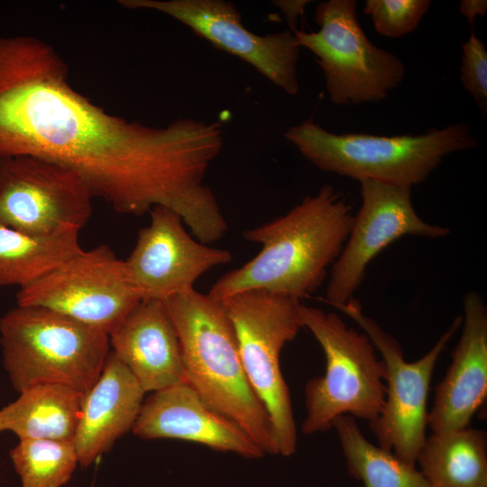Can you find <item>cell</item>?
Wrapping results in <instances>:
<instances>
[{
    "instance_id": "6da1fadb",
    "label": "cell",
    "mask_w": 487,
    "mask_h": 487,
    "mask_svg": "<svg viewBox=\"0 0 487 487\" xmlns=\"http://www.w3.org/2000/svg\"><path fill=\"white\" fill-rule=\"evenodd\" d=\"M222 148L218 122L187 117L153 127L110 115L70 86L65 62L49 44L0 38V158L54 161L118 213L164 207L198 231L217 209L205 177Z\"/></svg>"
},
{
    "instance_id": "7a4b0ae2",
    "label": "cell",
    "mask_w": 487,
    "mask_h": 487,
    "mask_svg": "<svg viewBox=\"0 0 487 487\" xmlns=\"http://www.w3.org/2000/svg\"><path fill=\"white\" fill-rule=\"evenodd\" d=\"M354 216L342 194L324 185L286 214L245 230L243 238L261 244V251L220 277L207 295L221 301L262 290L300 301L323 283L345 244Z\"/></svg>"
},
{
    "instance_id": "3957f363",
    "label": "cell",
    "mask_w": 487,
    "mask_h": 487,
    "mask_svg": "<svg viewBox=\"0 0 487 487\" xmlns=\"http://www.w3.org/2000/svg\"><path fill=\"white\" fill-rule=\"evenodd\" d=\"M163 302L179 340L188 383L265 455H279L272 423L246 376L222 302L195 289Z\"/></svg>"
},
{
    "instance_id": "277c9868",
    "label": "cell",
    "mask_w": 487,
    "mask_h": 487,
    "mask_svg": "<svg viewBox=\"0 0 487 487\" xmlns=\"http://www.w3.org/2000/svg\"><path fill=\"white\" fill-rule=\"evenodd\" d=\"M283 135L322 171L410 188L426 180L447 155L477 145L467 123L416 135L384 136L335 133L309 118Z\"/></svg>"
},
{
    "instance_id": "5b68a950",
    "label": "cell",
    "mask_w": 487,
    "mask_h": 487,
    "mask_svg": "<svg viewBox=\"0 0 487 487\" xmlns=\"http://www.w3.org/2000/svg\"><path fill=\"white\" fill-rule=\"evenodd\" d=\"M3 365L15 391L58 384L87 393L109 351V335L53 310L16 306L0 318Z\"/></svg>"
},
{
    "instance_id": "8992f818",
    "label": "cell",
    "mask_w": 487,
    "mask_h": 487,
    "mask_svg": "<svg viewBox=\"0 0 487 487\" xmlns=\"http://www.w3.org/2000/svg\"><path fill=\"white\" fill-rule=\"evenodd\" d=\"M303 327L326 356L324 375L305 386V435L326 432L342 415L372 421L381 413L386 395V368L369 337L348 326L340 316L301 303Z\"/></svg>"
},
{
    "instance_id": "52a82bcc",
    "label": "cell",
    "mask_w": 487,
    "mask_h": 487,
    "mask_svg": "<svg viewBox=\"0 0 487 487\" xmlns=\"http://www.w3.org/2000/svg\"><path fill=\"white\" fill-rule=\"evenodd\" d=\"M232 324L246 376L272 423L279 455H292L298 433L280 354L303 327L299 300L262 290L221 300Z\"/></svg>"
},
{
    "instance_id": "ba28073f",
    "label": "cell",
    "mask_w": 487,
    "mask_h": 487,
    "mask_svg": "<svg viewBox=\"0 0 487 487\" xmlns=\"http://www.w3.org/2000/svg\"><path fill=\"white\" fill-rule=\"evenodd\" d=\"M316 22L317 32H292L299 46L316 56L333 104L380 102L403 81V62L367 38L357 21L354 0L320 3Z\"/></svg>"
},
{
    "instance_id": "9c48e42d",
    "label": "cell",
    "mask_w": 487,
    "mask_h": 487,
    "mask_svg": "<svg viewBox=\"0 0 487 487\" xmlns=\"http://www.w3.org/2000/svg\"><path fill=\"white\" fill-rule=\"evenodd\" d=\"M364 331L385 364L386 395L379 416L369 422L379 446L391 451L407 464L415 465L427 436V409L429 384L436 363L463 317H457L434 346L415 362H407L398 341L376 321L364 315L353 298L335 307Z\"/></svg>"
},
{
    "instance_id": "30bf717a",
    "label": "cell",
    "mask_w": 487,
    "mask_h": 487,
    "mask_svg": "<svg viewBox=\"0 0 487 487\" xmlns=\"http://www.w3.org/2000/svg\"><path fill=\"white\" fill-rule=\"evenodd\" d=\"M142 300L124 261L105 244L82 250L16 295L18 306L45 308L108 335Z\"/></svg>"
},
{
    "instance_id": "8fae6325",
    "label": "cell",
    "mask_w": 487,
    "mask_h": 487,
    "mask_svg": "<svg viewBox=\"0 0 487 487\" xmlns=\"http://www.w3.org/2000/svg\"><path fill=\"white\" fill-rule=\"evenodd\" d=\"M94 196L73 170L54 161L18 155L0 158V224L30 234L81 230Z\"/></svg>"
},
{
    "instance_id": "7c38bea8",
    "label": "cell",
    "mask_w": 487,
    "mask_h": 487,
    "mask_svg": "<svg viewBox=\"0 0 487 487\" xmlns=\"http://www.w3.org/2000/svg\"><path fill=\"white\" fill-rule=\"evenodd\" d=\"M360 183L362 205L330 268L326 302L334 308L354 298L372 260L397 239L406 235L441 238L450 233L448 227L429 224L418 215L410 187L376 180Z\"/></svg>"
},
{
    "instance_id": "4fadbf2b",
    "label": "cell",
    "mask_w": 487,
    "mask_h": 487,
    "mask_svg": "<svg viewBox=\"0 0 487 487\" xmlns=\"http://www.w3.org/2000/svg\"><path fill=\"white\" fill-rule=\"evenodd\" d=\"M129 9L164 14L191 29L216 48L253 66L289 95L299 90L297 64L299 49L293 32L282 31L258 35L242 23L231 2L225 0H121Z\"/></svg>"
},
{
    "instance_id": "5bb4252c",
    "label": "cell",
    "mask_w": 487,
    "mask_h": 487,
    "mask_svg": "<svg viewBox=\"0 0 487 487\" xmlns=\"http://www.w3.org/2000/svg\"><path fill=\"white\" fill-rule=\"evenodd\" d=\"M149 213L150 224L139 231L124 261L129 281L142 300L164 301L192 290L204 273L232 262L227 249L209 246L189 234L171 209L154 207Z\"/></svg>"
},
{
    "instance_id": "9a60e30c",
    "label": "cell",
    "mask_w": 487,
    "mask_h": 487,
    "mask_svg": "<svg viewBox=\"0 0 487 487\" xmlns=\"http://www.w3.org/2000/svg\"><path fill=\"white\" fill-rule=\"evenodd\" d=\"M131 431L142 439L189 441L248 459L265 455L238 425L208 406L188 383L152 392L144 399Z\"/></svg>"
},
{
    "instance_id": "2e32d148",
    "label": "cell",
    "mask_w": 487,
    "mask_h": 487,
    "mask_svg": "<svg viewBox=\"0 0 487 487\" xmlns=\"http://www.w3.org/2000/svg\"><path fill=\"white\" fill-rule=\"evenodd\" d=\"M463 330L444 379L435 388L432 432L468 427L487 395V308L476 291L464 298Z\"/></svg>"
},
{
    "instance_id": "e0dca14e",
    "label": "cell",
    "mask_w": 487,
    "mask_h": 487,
    "mask_svg": "<svg viewBox=\"0 0 487 487\" xmlns=\"http://www.w3.org/2000/svg\"><path fill=\"white\" fill-rule=\"evenodd\" d=\"M109 343L146 393L188 383L179 340L163 301L142 300L109 334Z\"/></svg>"
},
{
    "instance_id": "ac0fdd59",
    "label": "cell",
    "mask_w": 487,
    "mask_h": 487,
    "mask_svg": "<svg viewBox=\"0 0 487 487\" xmlns=\"http://www.w3.org/2000/svg\"><path fill=\"white\" fill-rule=\"evenodd\" d=\"M145 393L111 351L98 379L83 396L73 438L80 466L92 464L132 430Z\"/></svg>"
},
{
    "instance_id": "d6986e66",
    "label": "cell",
    "mask_w": 487,
    "mask_h": 487,
    "mask_svg": "<svg viewBox=\"0 0 487 487\" xmlns=\"http://www.w3.org/2000/svg\"><path fill=\"white\" fill-rule=\"evenodd\" d=\"M0 409V432L20 440L73 441L84 394L58 384L29 387Z\"/></svg>"
},
{
    "instance_id": "ffe728a7",
    "label": "cell",
    "mask_w": 487,
    "mask_h": 487,
    "mask_svg": "<svg viewBox=\"0 0 487 487\" xmlns=\"http://www.w3.org/2000/svg\"><path fill=\"white\" fill-rule=\"evenodd\" d=\"M416 463L429 487H487V436L465 427L432 432Z\"/></svg>"
},
{
    "instance_id": "44dd1931",
    "label": "cell",
    "mask_w": 487,
    "mask_h": 487,
    "mask_svg": "<svg viewBox=\"0 0 487 487\" xmlns=\"http://www.w3.org/2000/svg\"><path fill=\"white\" fill-rule=\"evenodd\" d=\"M79 230L60 229L30 234L0 224V287H27L46 276L83 249Z\"/></svg>"
},
{
    "instance_id": "7402d4cb",
    "label": "cell",
    "mask_w": 487,
    "mask_h": 487,
    "mask_svg": "<svg viewBox=\"0 0 487 487\" xmlns=\"http://www.w3.org/2000/svg\"><path fill=\"white\" fill-rule=\"evenodd\" d=\"M332 428L338 436L348 473L364 487H429L415 465L368 441L354 417L339 416Z\"/></svg>"
},
{
    "instance_id": "603a6c76",
    "label": "cell",
    "mask_w": 487,
    "mask_h": 487,
    "mask_svg": "<svg viewBox=\"0 0 487 487\" xmlns=\"http://www.w3.org/2000/svg\"><path fill=\"white\" fill-rule=\"evenodd\" d=\"M10 457L21 487H62L78 464L73 441L19 440Z\"/></svg>"
},
{
    "instance_id": "cb8c5ba5",
    "label": "cell",
    "mask_w": 487,
    "mask_h": 487,
    "mask_svg": "<svg viewBox=\"0 0 487 487\" xmlns=\"http://www.w3.org/2000/svg\"><path fill=\"white\" fill-rule=\"evenodd\" d=\"M430 5L429 0H367L363 13L371 17L379 34L400 38L418 26Z\"/></svg>"
},
{
    "instance_id": "d4e9b609",
    "label": "cell",
    "mask_w": 487,
    "mask_h": 487,
    "mask_svg": "<svg viewBox=\"0 0 487 487\" xmlns=\"http://www.w3.org/2000/svg\"><path fill=\"white\" fill-rule=\"evenodd\" d=\"M460 79L481 111L487 106V51L483 42L471 32L462 45Z\"/></svg>"
},
{
    "instance_id": "484cf974",
    "label": "cell",
    "mask_w": 487,
    "mask_h": 487,
    "mask_svg": "<svg viewBox=\"0 0 487 487\" xmlns=\"http://www.w3.org/2000/svg\"><path fill=\"white\" fill-rule=\"evenodd\" d=\"M310 3L308 0H275L272 4L284 14L292 32L299 17L303 16L306 6Z\"/></svg>"
},
{
    "instance_id": "4316f807",
    "label": "cell",
    "mask_w": 487,
    "mask_h": 487,
    "mask_svg": "<svg viewBox=\"0 0 487 487\" xmlns=\"http://www.w3.org/2000/svg\"><path fill=\"white\" fill-rule=\"evenodd\" d=\"M459 12L470 24H473L476 17H482L487 13L485 0H463L459 5Z\"/></svg>"
},
{
    "instance_id": "83f0119b",
    "label": "cell",
    "mask_w": 487,
    "mask_h": 487,
    "mask_svg": "<svg viewBox=\"0 0 487 487\" xmlns=\"http://www.w3.org/2000/svg\"><path fill=\"white\" fill-rule=\"evenodd\" d=\"M90 487H95V481L92 482V484L90 485Z\"/></svg>"
}]
</instances>
